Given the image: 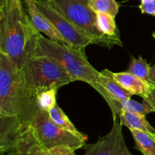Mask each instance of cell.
<instances>
[{"label":"cell","instance_id":"obj_17","mask_svg":"<svg viewBox=\"0 0 155 155\" xmlns=\"http://www.w3.org/2000/svg\"><path fill=\"white\" fill-rule=\"evenodd\" d=\"M48 114H49L51 120L63 130L71 132V133H74L77 136L88 139V136L86 134L80 132L76 128L74 124L71 122L66 114L63 111V110L58 104H56L55 107H53L51 110L48 111Z\"/></svg>","mask_w":155,"mask_h":155},{"label":"cell","instance_id":"obj_25","mask_svg":"<svg viewBox=\"0 0 155 155\" xmlns=\"http://www.w3.org/2000/svg\"><path fill=\"white\" fill-rule=\"evenodd\" d=\"M152 36H153V37H154V39H155V31L154 32V33H153Z\"/></svg>","mask_w":155,"mask_h":155},{"label":"cell","instance_id":"obj_16","mask_svg":"<svg viewBox=\"0 0 155 155\" xmlns=\"http://www.w3.org/2000/svg\"><path fill=\"white\" fill-rule=\"evenodd\" d=\"M135 148L143 155H155V139L152 135L138 130H130Z\"/></svg>","mask_w":155,"mask_h":155},{"label":"cell","instance_id":"obj_28","mask_svg":"<svg viewBox=\"0 0 155 155\" xmlns=\"http://www.w3.org/2000/svg\"><path fill=\"white\" fill-rule=\"evenodd\" d=\"M141 1H142V0H140V2H141Z\"/></svg>","mask_w":155,"mask_h":155},{"label":"cell","instance_id":"obj_11","mask_svg":"<svg viewBox=\"0 0 155 155\" xmlns=\"http://www.w3.org/2000/svg\"><path fill=\"white\" fill-rule=\"evenodd\" d=\"M112 71L104 69L100 71L98 77V83L104 87L107 93L110 96L114 104L117 115H119L122 111V104L133 96L130 92L123 88L113 77Z\"/></svg>","mask_w":155,"mask_h":155},{"label":"cell","instance_id":"obj_26","mask_svg":"<svg viewBox=\"0 0 155 155\" xmlns=\"http://www.w3.org/2000/svg\"><path fill=\"white\" fill-rule=\"evenodd\" d=\"M151 135H152V136H153V137H154V139H155V133H154V134H151Z\"/></svg>","mask_w":155,"mask_h":155},{"label":"cell","instance_id":"obj_3","mask_svg":"<svg viewBox=\"0 0 155 155\" xmlns=\"http://www.w3.org/2000/svg\"><path fill=\"white\" fill-rule=\"evenodd\" d=\"M34 54L49 56L58 62L75 81L85 82L92 86L108 104L113 119L117 118L114 104L104 87L98 83L100 72L89 63L85 53L47 39L40 33L37 38Z\"/></svg>","mask_w":155,"mask_h":155},{"label":"cell","instance_id":"obj_2","mask_svg":"<svg viewBox=\"0 0 155 155\" xmlns=\"http://www.w3.org/2000/svg\"><path fill=\"white\" fill-rule=\"evenodd\" d=\"M38 108L36 95L22 70L0 52V116L18 117L25 127H30Z\"/></svg>","mask_w":155,"mask_h":155},{"label":"cell","instance_id":"obj_10","mask_svg":"<svg viewBox=\"0 0 155 155\" xmlns=\"http://www.w3.org/2000/svg\"><path fill=\"white\" fill-rule=\"evenodd\" d=\"M24 2L32 23L39 33L45 34L51 40L68 46L65 39L58 31L51 21L37 7L36 0H24Z\"/></svg>","mask_w":155,"mask_h":155},{"label":"cell","instance_id":"obj_1","mask_svg":"<svg viewBox=\"0 0 155 155\" xmlns=\"http://www.w3.org/2000/svg\"><path fill=\"white\" fill-rule=\"evenodd\" d=\"M40 33L32 23L21 0H1L0 52L8 56L20 69L34 54Z\"/></svg>","mask_w":155,"mask_h":155},{"label":"cell","instance_id":"obj_15","mask_svg":"<svg viewBox=\"0 0 155 155\" xmlns=\"http://www.w3.org/2000/svg\"><path fill=\"white\" fill-rule=\"evenodd\" d=\"M96 24L98 30L103 35L122 42L115 17L107 13H96Z\"/></svg>","mask_w":155,"mask_h":155},{"label":"cell","instance_id":"obj_20","mask_svg":"<svg viewBox=\"0 0 155 155\" xmlns=\"http://www.w3.org/2000/svg\"><path fill=\"white\" fill-rule=\"evenodd\" d=\"M122 111H128L146 116L148 114L154 112V110L145 101H143L142 103H139L130 98L122 104Z\"/></svg>","mask_w":155,"mask_h":155},{"label":"cell","instance_id":"obj_7","mask_svg":"<svg viewBox=\"0 0 155 155\" xmlns=\"http://www.w3.org/2000/svg\"><path fill=\"white\" fill-rule=\"evenodd\" d=\"M39 10L51 21L58 31L63 36L69 47L85 53L86 47L92 43V41L82 34L68 19L58 12L44 0H36Z\"/></svg>","mask_w":155,"mask_h":155},{"label":"cell","instance_id":"obj_12","mask_svg":"<svg viewBox=\"0 0 155 155\" xmlns=\"http://www.w3.org/2000/svg\"><path fill=\"white\" fill-rule=\"evenodd\" d=\"M112 75L114 80L123 88L130 92L133 95H139L143 99L148 96L151 91V85L139 79V77H136L129 71L118 73L113 72Z\"/></svg>","mask_w":155,"mask_h":155},{"label":"cell","instance_id":"obj_21","mask_svg":"<svg viewBox=\"0 0 155 155\" xmlns=\"http://www.w3.org/2000/svg\"><path fill=\"white\" fill-rule=\"evenodd\" d=\"M139 8L142 14L151 15L155 18V0H142Z\"/></svg>","mask_w":155,"mask_h":155},{"label":"cell","instance_id":"obj_13","mask_svg":"<svg viewBox=\"0 0 155 155\" xmlns=\"http://www.w3.org/2000/svg\"><path fill=\"white\" fill-rule=\"evenodd\" d=\"M127 71L148 83L151 86H155V64L151 66L141 55L138 58H132Z\"/></svg>","mask_w":155,"mask_h":155},{"label":"cell","instance_id":"obj_29","mask_svg":"<svg viewBox=\"0 0 155 155\" xmlns=\"http://www.w3.org/2000/svg\"></svg>","mask_w":155,"mask_h":155},{"label":"cell","instance_id":"obj_23","mask_svg":"<svg viewBox=\"0 0 155 155\" xmlns=\"http://www.w3.org/2000/svg\"><path fill=\"white\" fill-rule=\"evenodd\" d=\"M143 101L148 103L152 107V109L154 110V112H155V86H151V89L149 94L148 95V96L143 98Z\"/></svg>","mask_w":155,"mask_h":155},{"label":"cell","instance_id":"obj_24","mask_svg":"<svg viewBox=\"0 0 155 155\" xmlns=\"http://www.w3.org/2000/svg\"><path fill=\"white\" fill-rule=\"evenodd\" d=\"M5 155H23V154L20 151H18V150L15 149L9 151V152H8L7 154H5Z\"/></svg>","mask_w":155,"mask_h":155},{"label":"cell","instance_id":"obj_18","mask_svg":"<svg viewBox=\"0 0 155 155\" xmlns=\"http://www.w3.org/2000/svg\"><path fill=\"white\" fill-rule=\"evenodd\" d=\"M89 5L96 13H107L116 17L120 5L116 0H89Z\"/></svg>","mask_w":155,"mask_h":155},{"label":"cell","instance_id":"obj_6","mask_svg":"<svg viewBox=\"0 0 155 155\" xmlns=\"http://www.w3.org/2000/svg\"><path fill=\"white\" fill-rule=\"evenodd\" d=\"M30 127L41 145L47 150L58 146H69L77 151L83 148L88 139L61 128L51 120L48 112L39 107Z\"/></svg>","mask_w":155,"mask_h":155},{"label":"cell","instance_id":"obj_14","mask_svg":"<svg viewBox=\"0 0 155 155\" xmlns=\"http://www.w3.org/2000/svg\"><path fill=\"white\" fill-rule=\"evenodd\" d=\"M120 122L129 130H138L149 134H154L155 129L147 120L145 115L131 113L128 111H121L119 115Z\"/></svg>","mask_w":155,"mask_h":155},{"label":"cell","instance_id":"obj_27","mask_svg":"<svg viewBox=\"0 0 155 155\" xmlns=\"http://www.w3.org/2000/svg\"><path fill=\"white\" fill-rule=\"evenodd\" d=\"M44 1H46V2H48V1H50V0H44Z\"/></svg>","mask_w":155,"mask_h":155},{"label":"cell","instance_id":"obj_22","mask_svg":"<svg viewBox=\"0 0 155 155\" xmlns=\"http://www.w3.org/2000/svg\"><path fill=\"white\" fill-rule=\"evenodd\" d=\"M75 151L69 146H58L49 150L50 155H75Z\"/></svg>","mask_w":155,"mask_h":155},{"label":"cell","instance_id":"obj_19","mask_svg":"<svg viewBox=\"0 0 155 155\" xmlns=\"http://www.w3.org/2000/svg\"><path fill=\"white\" fill-rule=\"evenodd\" d=\"M55 88L45 89L39 92L36 96L38 106L42 110L48 112L57 104V92Z\"/></svg>","mask_w":155,"mask_h":155},{"label":"cell","instance_id":"obj_8","mask_svg":"<svg viewBox=\"0 0 155 155\" xmlns=\"http://www.w3.org/2000/svg\"><path fill=\"white\" fill-rule=\"evenodd\" d=\"M84 154L82 155H133L126 143L123 133V125L113 119L111 130L104 136L98 138L92 144L83 146Z\"/></svg>","mask_w":155,"mask_h":155},{"label":"cell","instance_id":"obj_9","mask_svg":"<svg viewBox=\"0 0 155 155\" xmlns=\"http://www.w3.org/2000/svg\"><path fill=\"white\" fill-rule=\"evenodd\" d=\"M25 127L18 117L0 116V155L15 150Z\"/></svg>","mask_w":155,"mask_h":155},{"label":"cell","instance_id":"obj_5","mask_svg":"<svg viewBox=\"0 0 155 155\" xmlns=\"http://www.w3.org/2000/svg\"><path fill=\"white\" fill-rule=\"evenodd\" d=\"M21 70L29 87L36 96L45 89H58L75 82L58 62L44 54H33Z\"/></svg>","mask_w":155,"mask_h":155},{"label":"cell","instance_id":"obj_4","mask_svg":"<svg viewBox=\"0 0 155 155\" xmlns=\"http://www.w3.org/2000/svg\"><path fill=\"white\" fill-rule=\"evenodd\" d=\"M89 0H50L47 2L52 8L61 14L82 34L93 44L111 48L122 46L121 42L103 35L96 24V12L89 5Z\"/></svg>","mask_w":155,"mask_h":155}]
</instances>
